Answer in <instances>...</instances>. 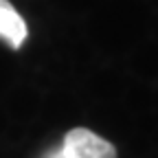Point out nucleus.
<instances>
[{
    "mask_svg": "<svg viewBox=\"0 0 158 158\" xmlns=\"http://www.w3.org/2000/svg\"><path fill=\"white\" fill-rule=\"evenodd\" d=\"M62 149L68 158H116L114 145L86 127L70 130L64 136Z\"/></svg>",
    "mask_w": 158,
    "mask_h": 158,
    "instance_id": "f257e3e1",
    "label": "nucleus"
},
{
    "mask_svg": "<svg viewBox=\"0 0 158 158\" xmlns=\"http://www.w3.org/2000/svg\"><path fill=\"white\" fill-rule=\"evenodd\" d=\"M27 22L22 20L13 5L9 0H0V40H5V42L11 46V48H20L24 44L27 40Z\"/></svg>",
    "mask_w": 158,
    "mask_h": 158,
    "instance_id": "f03ea898",
    "label": "nucleus"
},
{
    "mask_svg": "<svg viewBox=\"0 0 158 158\" xmlns=\"http://www.w3.org/2000/svg\"><path fill=\"white\" fill-rule=\"evenodd\" d=\"M44 158H68V156H66V152H64L62 147H59V149H55V152H51V154H46Z\"/></svg>",
    "mask_w": 158,
    "mask_h": 158,
    "instance_id": "7ed1b4c3",
    "label": "nucleus"
}]
</instances>
